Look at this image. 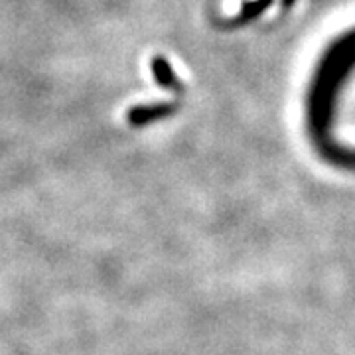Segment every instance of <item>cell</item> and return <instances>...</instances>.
Instances as JSON below:
<instances>
[{"mask_svg": "<svg viewBox=\"0 0 355 355\" xmlns=\"http://www.w3.org/2000/svg\"><path fill=\"white\" fill-rule=\"evenodd\" d=\"M174 105H166V103H158V105H139V107H130L127 111V123L130 127H144L153 121H158L166 114L174 113Z\"/></svg>", "mask_w": 355, "mask_h": 355, "instance_id": "1", "label": "cell"}, {"mask_svg": "<svg viewBox=\"0 0 355 355\" xmlns=\"http://www.w3.org/2000/svg\"><path fill=\"white\" fill-rule=\"evenodd\" d=\"M153 71H154V79L158 81V85L162 89H170V91H182L180 87V81L174 76L172 67L170 64L166 62L164 58L156 55L153 60Z\"/></svg>", "mask_w": 355, "mask_h": 355, "instance_id": "2", "label": "cell"}]
</instances>
